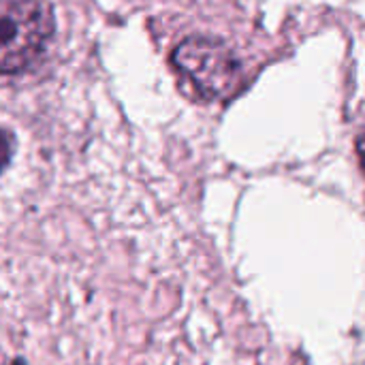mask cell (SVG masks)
I'll return each instance as SVG.
<instances>
[{"label":"cell","instance_id":"3","mask_svg":"<svg viewBox=\"0 0 365 365\" xmlns=\"http://www.w3.org/2000/svg\"><path fill=\"white\" fill-rule=\"evenodd\" d=\"M13 148H15L13 135L0 128V173H2V169L9 165V160H11V156H13Z\"/></svg>","mask_w":365,"mask_h":365},{"label":"cell","instance_id":"2","mask_svg":"<svg viewBox=\"0 0 365 365\" xmlns=\"http://www.w3.org/2000/svg\"><path fill=\"white\" fill-rule=\"evenodd\" d=\"M175 73L203 101H220L242 86V62L218 38L190 36L171 56Z\"/></svg>","mask_w":365,"mask_h":365},{"label":"cell","instance_id":"1","mask_svg":"<svg viewBox=\"0 0 365 365\" xmlns=\"http://www.w3.org/2000/svg\"><path fill=\"white\" fill-rule=\"evenodd\" d=\"M49 0H0V73L30 68L53 36Z\"/></svg>","mask_w":365,"mask_h":365}]
</instances>
